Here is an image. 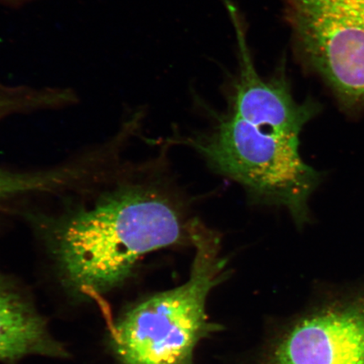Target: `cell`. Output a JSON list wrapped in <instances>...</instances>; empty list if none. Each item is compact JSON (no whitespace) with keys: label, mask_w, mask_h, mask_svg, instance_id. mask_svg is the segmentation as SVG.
Masks as SVG:
<instances>
[{"label":"cell","mask_w":364,"mask_h":364,"mask_svg":"<svg viewBox=\"0 0 364 364\" xmlns=\"http://www.w3.org/2000/svg\"><path fill=\"white\" fill-rule=\"evenodd\" d=\"M190 225L168 191L133 183L47 223L44 230L68 285L93 295L124 283L145 255L192 243Z\"/></svg>","instance_id":"1"},{"label":"cell","mask_w":364,"mask_h":364,"mask_svg":"<svg viewBox=\"0 0 364 364\" xmlns=\"http://www.w3.org/2000/svg\"><path fill=\"white\" fill-rule=\"evenodd\" d=\"M261 364H364V281L331 290L281 334Z\"/></svg>","instance_id":"5"},{"label":"cell","mask_w":364,"mask_h":364,"mask_svg":"<svg viewBox=\"0 0 364 364\" xmlns=\"http://www.w3.org/2000/svg\"><path fill=\"white\" fill-rule=\"evenodd\" d=\"M76 102L67 88H34L0 84V120L13 114L68 106Z\"/></svg>","instance_id":"9"},{"label":"cell","mask_w":364,"mask_h":364,"mask_svg":"<svg viewBox=\"0 0 364 364\" xmlns=\"http://www.w3.org/2000/svg\"><path fill=\"white\" fill-rule=\"evenodd\" d=\"M296 58L344 112H364V0H284Z\"/></svg>","instance_id":"4"},{"label":"cell","mask_w":364,"mask_h":364,"mask_svg":"<svg viewBox=\"0 0 364 364\" xmlns=\"http://www.w3.org/2000/svg\"><path fill=\"white\" fill-rule=\"evenodd\" d=\"M176 142L194 149L212 169L238 182L256 201L288 209L299 227L309 222V199L321 176L300 156L299 139L228 114L210 133Z\"/></svg>","instance_id":"3"},{"label":"cell","mask_w":364,"mask_h":364,"mask_svg":"<svg viewBox=\"0 0 364 364\" xmlns=\"http://www.w3.org/2000/svg\"><path fill=\"white\" fill-rule=\"evenodd\" d=\"M63 352L42 318L0 275V360L31 354L60 356Z\"/></svg>","instance_id":"7"},{"label":"cell","mask_w":364,"mask_h":364,"mask_svg":"<svg viewBox=\"0 0 364 364\" xmlns=\"http://www.w3.org/2000/svg\"><path fill=\"white\" fill-rule=\"evenodd\" d=\"M237 40L238 68L229 89L230 115L262 129L289 138L299 139L308 122L321 111L312 98L295 101L286 73L285 60L270 78H262L255 66L249 48L247 26L238 8L225 0Z\"/></svg>","instance_id":"6"},{"label":"cell","mask_w":364,"mask_h":364,"mask_svg":"<svg viewBox=\"0 0 364 364\" xmlns=\"http://www.w3.org/2000/svg\"><path fill=\"white\" fill-rule=\"evenodd\" d=\"M190 235L196 255L189 279L144 300L117 323L112 347L122 364H193L196 347L218 331L206 303L225 277L220 240L198 220L191 222Z\"/></svg>","instance_id":"2"},{"label":"cell","mask_w":364,"mask_h":364,"mask_svg":"<svg viewBox=\"0 0 364 364\" xmlns=\"http://www.w3.org/2000/svg\"><path fill=\"white\" fill-rule=\"evenodd\" d=\"M4 1H6L7 3L15 4V3H21L23 1H26V0H4Z\"/></svg>","instance_id":"10"},{"label":"cell","mask_w":364,"mask_h":364,"mask_svg":"<svg viewBox=\"0 0 364 364\" xmlns=\"http://www.w3.org/2000/svg\"><path fill=\"white\" fill-rule=\"evenodd\" d=\"M92 169L94 166L90 162L38 171H13L0 168V203L17 196L73 188L92 176Z\"/></svg>","instance_id":"8"}]
</instances>
